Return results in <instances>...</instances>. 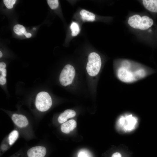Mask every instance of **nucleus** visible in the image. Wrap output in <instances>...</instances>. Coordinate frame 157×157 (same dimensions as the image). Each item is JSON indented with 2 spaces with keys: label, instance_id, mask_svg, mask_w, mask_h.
<instances>
[{
  "label": "nucleus",
  "instance_id": "nucleus-1",
  "mask_svg": "<svg viewBox=\"0 0 157 157\" xmlns=\"http://www.w3.org/2000/svg\"><path fill=\"white\" fill-rule=\"evenodd\" d=\"M147 71L144 67L133 65L127 60L122 61L117 69L118 79L125 83H132L142 79L147 75Z\"/></svg>",
  "mask_w": 157,
  "mask_h": 157
},
{
  "label": "nucleus",
  "instance_id": "nucleus-2",
  "mask_svg": "<svg viewBox=\"0 0 157 157\" xmlns=\"http://www.w3.org/2000/svg\"><path fill=\"white\" fill-rule=\"evenodd\" d=\"M13 124L19 132L27 138H31L33 134L31 125L27 118L24 115L17 113H13L11 116Z\"/></svg>",
  "mask_w": 157,
  "mask_h": 157
},
{
  "label": "nucleus",
  "instance_id": "nucleus-3",
  "mask_svg": "<svg viewBox=\"0 0 157 157\" xmlns=\"http://www.w3.org/2000/svg\"><path fill=\"white\" fill-rule=\"evenodd\" d=\"M128 23L132 27L141 30H145L151 27L153 24V21L148 16L141 17L138 15L130 17Z\"/></svg>",
  "mask_w": 157,
  "mask_h": 157
},
{
  "label": "nucleus",
  "instance_id": "nucleus-4",
  "mask_svg": "<svg viewBox=\"0 0 157 157\" xmlns=\"http://www.w3.org/2000/svg\"><path fill=\"white\" fill-rule=\"evenodd\" d=\"M101 65V57L97 53L92 52L88 57L86 70L88 74L92 76L97 75L99 72Z\"/></svg>",
  "mask_w": 157,
  "mask_h": 157
},
{
  "label": "nucleus",
  "instance_id": "nucleus-5",
  "mask_svg": "<svg viewBox=\"0 0 157 157\" xmlns=\"http://www.w3.org/2000/svg\"><path fill=\"white\" fill-rule=\"evenodd\" d=\"M52 105V100L49 94L42 91L38 93L36 97L35 105L36 109L41 112L48 110Z\"/></svg>",
  "mask_w": 157,
  "mask_h": 157
},
{
  "label": "nucleus",
  "instance_id": "nucleus-6",
  "mask_svg": "<svg viewBox=\"0 0 157 157\" xmlns=\"http://www.w3.org/2000/svg\"><path fill=\"white\" fill-rule=\"evenodd\" d=\"M75 72L73 67L70 64L65 66L59 76V81L61 85L66 86L72 83L74 78Z\"/></svg>",
  "mask_w": 157,
  "mask_h": 157
},
{
  "label": "nucleus",
  "instance_id": "nucleus-7",
  "mask_svg": "<svg viewBox=\"0 0 157 157\" xmlns=\"http://www.w3.org/2000/svg\"><path fill=\"white\" fill-rule=\"evenodd\" d=\"M48 151L45 146L38 145L29 148L24 151V157H48Z\"/></svg>",
  "mask_w": 157,
  "mask_h": 157
},
{
  "label": "nucleus",
  "instance_id": "nucleus-8",
  "mask_svg": "<svg viewBox=\"0 0 157 157\" xmlns=\"http://www.w3.org/2000/svg\"><path fill=\"white\" fill-rule=\"evenodd\" d=\"M76 126V122L74 119H71L63 124L61 126V131L65 134L69 133Z\"/></svg>",
  "mask_w": 157,
  "mask_h": 157
},
{
  "label": "nucleus",
  "instance_id": "nucleus-9",
  "mask_svg": "<svg viewBox=\"0 0 157 157\" xmlns=\"http://www.w3.org/2000/svg\"><path fill=\"white\" fill-rule=\"evenodd\" d=\"M76 115L75 111L69 109L66 110L59 115L58 121L59 123L62 124L67 122L68 119L74 117Z\"/></svg>",
  "mask_w": 157,
  "mask_h": 157
},
{
  "label": "nucleus",
  "instance_id": "nucleus-10",
  "mask_svg": "<svg viewBox=\"0 0 157 157\" xmlns=\"http://www.w3.org/2000/svg\"><path fill=\"white\" fill-rule=\"evenodd\" d=\"M19 135V131L17 129L12 131L4 139L11 147L17 140Z\"/></svg>",
  "mask_w": 157,
  "mask_h": 157
},
{
  "label": "nucleus",
  "instance_id": "nucleus-11",
  "mask_svg": "<svg viewBox=\"0 0 157 157\" xmlns=\"http://www.w3.org/2000/svg\"><path fill=\"white\" fill-rule=\"evenodd\" d=\"M142 3L144 7L148 10L157 12V0H143Z\"/></svg>",
  "mask_w": 157,
  "mask_h": 157
},
{
  "label": "nucleus",
  "instance_id": "nucleus-12",
  "mask_svg": "<svg viewBox=\"0 0 157 157\" xmlns=\"http://www.w3.org/2000/svg\"><path fill=\"white\" fill-rule=\"evenodd\" d=\"M80 13L82 19L84 21H93L95 19V15L85 10H81Z\"/></svg>",
  "mask_w": 157,
  "mask_h": 157
},
{
  "label": "nucleus",
  "instance_id": "nucleus-13",
  "mask_svg": "<svg viewBox=\"0 0 157 157\" xmlns=\"http://www.w3.org/2000/svg\"><path fill=\"white\" fill-rule=\"evenodd\" d=\"M127 120V126L125 127V129L127 130L132 129L136 123V119L132 115L127 116L126 118Z\"/></svg>",
  "mask_w": 157,
  "mask_h": 157
},
{
  "label": "nucleus",
  "instance_id": "nucleus-14",
  "mask_svg": "<svg viewBox=\"0 0 157 157\" xmlns=\"http://www.w3.org/2000/svg\"><path fill=\"white\" fill-rule=\"evenodd\" d=\"M14 32L19 35L24 34L25 35L27 33L25 27L22 25L17 24L15 25L13 27Z\"/></svg>",
  "mask_w": 157,
  "mask_h": 157
},
{
  "label": "nucleus",
  "instance_id": "nucleus-15",
  "mask_svg": "<svg viewBox=\"0 0 157 157\" xmlns=\"http://www.w3.org/2000/svg\"><path fill=\"white\" fill-rule=\"evenodd\" d=\"M70 28L72 32V35L73 36H76L80 32V30L79 26L76 22H72Z\"/></svg>",
  "mask_w": 157,
  "mask_h": 157
},
{
  "label": "nucleus",
  "instance_id": "nucleus-16",
  "mask_svg": "<svg viewBox=\"0 0 157 157\" xmlns=\"http://www.w3.org/2000/svg\"><path fill=\"white\" fill-rule=\"evenodd\" d=\"M9 145L4 139L2 141L0 145V155L1 156L2 155L10 148Z\"/></svg>",
  "mask_w": 157,
  "mask_h": 157
},
{
  "label": "nucleus",
  "instance_id": "nucleus-17",
  "mask_svg": "<svg viewBox=\"0 0 157 157\" xmlns=\"http://www.w3.org/2000/svg\"><path fill=\"white\" fill-rule=\"evenodd\" d=\"M47 2L50 7L52 9L56 8L58 6V0H48Z\"/></svg>",
  "mask_w": 157,
  "mask_h": 157
},
{
  "label": "nucleus",
  "instance_id": "nucleus-18",
  "mask_svg": "<svg viewBox=\"0 0 157 157\" xmlns=\"http://www.w3.org/2000/svg\"><path fill=\"white\" fill-rule=\"evenodd\" d=\"M6 64L4 62L0 63V75L6 77Z\"/></svg>",
  "mask_w": 157,
  "mask_h": 157
},
{
  "label": "nucleus",
  "instance_id": "nucleus-19",
  "mask_svg": "<svg viewBox=\"0 0 157 157\" xmlns=\"http://www.w3.org/2000/svg\"><path fill=\"white\" fill-rule=\"evenodd\" d=\"M16 1L15 0H4L3 2L7 7L8 9H11L13 7V5Z\"/></svg>",
  "mask_w": 157,
  "mask_h": 157
},
{
  "label": "nucleus",
  "instance_id": "nucleus-20",
  "mask_svg": "<svg viewBox=\"0 0 157 157\" xmlns=\"http://www.w3.org/2000/svg\"><path fill=\"white\" fill-rule=\"evenodd\" d=\"M24 151L21 149L9 157H24Z\"/></svg>",
  "mask_w": 157,
  "mask_h": 157
},
{
  "label": "nucleus",
  "instance_id": "nucleus-21",
  "mask_svg": "<svg viewBox=\"0 0 157 157\" xmlns=\"http://www.w3.org/2000/svg\"><path fill=\"white\" fill-rule=\"evenodd\" d=\"M6 83V79L5 77L2 76H0V84L1 85H3L5 84Z\"/></svg>",
  "mask_w": 157,
  "mask_h": 157
},
{
  "label": "nucleus",
  "instance_id": "nucleus-22",
  "mask_svg": "<svg viewBox=\"0 0 157 157\" xmlns=\"http://www.w3.org/2000/svg\"><path fill=\"white\" fill-rule=\"evenodd\" d=\"M78 157H88L87 154L83 152H80L78 154Z\"/></svg>",
  "mask_w": 157,
  "mask_h": 157
},
{
  "label": "nucleus",
  "instance_id": "nucleus-23",
  "mask_svg": "<svg viewBox=\"0 0 157 157\" xmlns=\"http://www.w3.org/2000/svg\"><path fill=\"white\" fill-rule=\"evenodd\" d=\"M112 157H121V155L119 152H115L113 154Z\"/></svg>",
  "mask_w": 157,
  "mask_h": 157
},
{
  "label": "nucleus",
  "instance_id": "nucleus-24",
  "mask_svg": "<svg viewBox=\"0 0 157 157\" xmlns=\"http://www.w3.org/2000/svg\"><path fill=\"white\" fill-rule=\"evenodd\" d=\"M31 33H27L25 35V36L27 38H30L31 36Z\"/></svg>",
  "mask_w": 157,
  "mask_h": 157
},
{
  "label": "nucleus",
  "instance_id": "nucleus-25",
  "mask_svg": "<svg viewBox=\"0 0 157 157\" xmlns=\"http://www.w3.org/2000/svg\"><path fill=\"white\" fill-rule=\"evenodd\" d=\"M2 53L0 51V58H1L2 56Z\"/></svg>",
  "mask_w": 157,
  "mask_h": 157
}]
</instances>
